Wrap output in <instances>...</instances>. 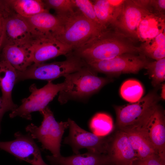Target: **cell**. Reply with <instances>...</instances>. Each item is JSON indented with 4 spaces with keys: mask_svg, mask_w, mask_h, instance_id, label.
Here are the masks:
<instances>
[{
    "mask_svg": "<svg viewBox=\"0 0 165 165\" xmlns=\"http://www.w3.org/2000/svg\"><path fill=\"white\" fill-rule=\"evenodd\" d=\"M133 39L114 29L101 32L72 53L86 62L108 60L125 53H141Z\"/></svg>",
    "mask_w": 165,
    "mask_h": 165,
    "instance_id": "6da1fadb",
    "label": "cell"
},
{
    "mask_svg": "<svg viewBox=\"0 0 165 165\" xmlns=\"http://www.w3.org/2000/svg\"><path fill=\"white\" fill-rule=\"evenodd\" d=\"M97 72L87 64L79 71L65 75L59 102L64 104L71 100L87 98L110 82V79L98 76Z\"/></svg>",
    "mask_w": 165,
    "mask_h": 165,
    "instance_id": "7a4b0ae2",
    "label": "cell"
},
{
    "mask_svg": "<svg viewBox=\"0 0 165 165\" xmlns=\"http://www.w3.org/2000/svg\"><path fill=\"white\" fill-rule=\"evenodd\" d=\"M58 17L61 21V26L52 35L74 50L82 47L102 31L98 30L79 9L70 16Z\"/></svg>",
    "mask_w": 165,
    "mask_h": 165,
    "instance_id": "3957f363",
    "label": "cell"
},
{
    "mask_svg": "<svg viewBox=\"0 0 165 165\" xmlns=\"http://www.w3.org/2000/svg\"><path fill=\"white\" fill-rule=\"evenodd\" d=\"M39 112L43 117L41 125L37 127L31 123L26 127V130L34 139L41 143L42 149L49 150L54 156H60L62 136L69 127V123L68 121H57L48 106Z\"/></svg>",
    "mask_w": 165,
    "mask_h": 165,
    "instance_id": "277c9868",
    "label": "cell"
},
{
    "mask_svg": "<svg viewBox=\"0 0 165 165\" xmlns=\"http://www.w3.org/2000/svg\"><path fill=\"white\" fill-rule=\"evenodd\" d=\"M65 60L50 63H33L22 72L17 70V82L28 79L52 81L71 74L87 65L81 58L72 53Z\"/></svg>",
    "mask_w": 165,
    "mask_h": 165,
    "instance_id": "5b68a950",
    "label": "cell"
},
{
    "mask_svg": "<svg viewBox=\"0 0 165 165\" xmlns=\"http://www.w3.org/2000/svg\"><path fill=\"white\" fill-rule=\"evenodd\" d=\"M144 135L159 156L165 160V117L157 104L150 108L133 124Z\"/></svg>",
    "mask_w": 165,
    "mask_h": 165,
    "instance_id": "8992f818",
    "label": "cell"
},
{
    "mask_svg": "<svg viewBox=\"0 0 165 165\" xmlns=\"http://www.w3.org/2000/svg\"><path fill=\"white\" fill-rule=\"evenodd\" d=\"M64 82L54 84L52 81L40 89L37 88L35 84L29 87L31 95L23 99L21 105L9 114L12 118L19 116L28 120L31 119L32 112L42 110L47 106L49 103L63 88Z\"/></svg>",
    "mask_w": 165,
    "mask_h": 165,
    "instance_id": "52a82bcc",
    "label": "cell"
},
{
    "mask_svg": "<svg viewBox=\"0 0 165 165\" xmlns=\"http://www.w3.org/2000/svg\"><path fill=\"white\" fill-rule=\"evenodd\" d=\"M148 62L146 56L140 53L138 55L125 53L108 60L86 63L97 72L113 75L137 73L145 68Z\"/></svg>",
    "mask_w": 165,
    "mask_h": 165,
    "instance_id": "ba28073f",
    "label": "cell"
},
{
    "mask_svg": "<svg viewBox=\"0 0 165 165\" xmlns=\"http://www.w3.org/2000/svg\"><path fill=\"white\" fill-rule=\"evenodd\" d=\"M67 121L69 134L64 143L70 145L75 154H79V150L84 148L88 151L107 154L110 137L100 136L86 131L70 119Z\"/></svg>",
    "mask_w": 165,
    "mask_h": 165,
    "instance_id": "9c48e42d",
    "label": "cell"
},
{
    "mask_svg": "<svg viewBox=\"0 0 165 165\" xmlns=\"http://www.w3.org/2000/svg\"><path fill=\"white\" fill-rule=\"evenodd\" d=\"M15 139L0 141V149L32 165H48L43 160L40 149L34 139L28 134L20 132L14 134Z\"/></svg>",
    "mask_w": 165,
    "mask_h": 165,
    "instance_id": "30bf717a",
    "label": "cell"
},
{
    "mask_svg": "<svg viewBox=\"0 0 165 165\" xmlns=\"http://www.w3.org/2000/svg\"><path fill=\"white\" fill-rule=\"evenodd\" d=\"M149 12L139 0H125L119 15L111 26L115 31L133 39H138V25L142 18Z\"/></svg>",
    "mask_w": 165,
    "mask_h": 165,
    "instance_id": "8fae6325",
    "label": "cell"
},
{
    "mask_svg": "<svg viewBox=\"0 0 165 165\" xmlns=\"http://www.w3.org/2000/svg\"><path fill=\"white\" fill-rule=\"evenodd\" d=\"M31 46L34 63H39L58 56H67L73 50L50 34L35 35L30 42Z\"/></svg>",
    "mask_w": 165,
    "mask_h": 165,
    "instance_id": "7c38bea8",
    "label": "cell"
},
{
    "mask_svg": "<svg viewBox=\"0 0 165 165\" xmlns=\"http://www.w3.org/2000/svg\"><path fill=\"white\" fill-rule=\"evenodd\" d=\"M3 13L4 23L2 49L8 45L30 42L35 35L25 18L10 11L5 6Z\"/></svg>",
    "mask_w": 165,
    "mask_h": 165,
    "instance_id": "4fadbf2b",
    "label": "cell"
},
{
    "mask_svg": "<svg viewBox=\"0 0 165 165\" xmlns=\"http://www.w3.org/2000/svg\"><path fill=\"white\" fill-rule=\"evenodd\" d=\"M159 100L156 93L153 91L136 102L115 106L118 128L120 129L135 123L150 108L157 104Z\"/></svg>",
    "mask_w": 165,
    "mask_h": 165,
    "instance_id": "5bb4252c",
    "label": "cell"
},
{
    "mask_svg": "<svg viewBox=\"0 0 165 165\" xmlns=\"http://www.w3.org/2000/svg\"><path fill=\"white\" fill-rule=\"evenodd\" d=\"M107 154L112 165H131L137 159L127 136L119 129L113 137H110Z\"/></svg>",
    "mask_w": 165,
    "mask_h": 165,
    "instance_id": "9a60e30c",
    "label": "cell"
},
{
    "mask_svg": "<svg viewBox=\"0 0 165 165\" xmlns=\"http://www.w3.org/2000/svg\"><path fill=\"white\" fill-rule=\"evenodd\" d=\"M1 51L0 60L6 61L17 71H24L34 63L30 42L6 45Z\"/></svg>",
    "mask_w": 165,
    "mask_h": 165,
    "instance_id": "2e32d148",
    "label": "cell"
},
{
    "mask_svg": "<svg viewBox=\"0 0 165 165\" xmlns=\"http://www.w3.org/2000/svg\"><path fill=\"white\" fill-rule=\"evenodd\" d=\"M46 158L52 165H112L108 154L89 151L67 157L47 155Z\"/></svg>",
    "mask_w": 165,
    "mask_h": 165,
    "instance_id": "e0dca14e",
    "label": "cell"
},
{
    "mask_svg": "<svg viewBox=\"0 0 165 165\" xmlns=\"http://www.w3.org/2000/svg\"><path fill=\"white\" fill-rule=\"evenodd\" d=\"M17 70L6 61L0 60V88L2 92L1 97L6 111H12L18 107L12 98V93L17 82Z\"/></svg>",
    "mask_w": 165,
    "mask_h": 165,
    "instance_id": "ac0fdd59",
    "label": "cell"
},
{
    "mask_svg": "<svg viewBox=\"0 0 165 165\" xmlns=\"http://www.w3.org/2000/svg\"><path fill=\"white\" fill-rule=\"evenodd\" d=\"M165 15L149 12L140 21L137 28L138 39L145 42L153 39L165 31Z\"/></svg>",
    "mask_w": 165,
    "mask_h": 165,
    "instance_id": "d6986e66",
    "label": "cell"
},
{
    "mask_svg": "<svg viewBox=\"0 0 165 165\" xmlns=\"http://www.w3.org/2000/svg\"><path fill=\"white\" fill-rule=\"evenodd\" d=\"M125 0L92 1L96 16L104 30L115 21Z\"/></svg>",
    "mask_w": 165,
    "mask_h": 165,
    "instance_id": "ffe728a7",
    "label": "cell"
},
{
    "mask_svg": "<svg viewBox=\"0 0 165 165\" xmlns=\"http://www.w3.org/2000/svg\"><path fill=\"white\" fill-rule=\"evenodd\" d=\"M35 35L50 34L57 31L61 26L59 18L49 12L39 13L24 18Z\"/></svg>",
    "mask_w": 165,
    "mask_h": 165,
    "instance_id": "44dd1931",
    "label": "cell"
},
{
    "mask_svg": "<svg viewBox=\"0 0 165 165\" xmlns=\"http://www.w3.org/2000/svg\"><path fill=\"white\" fill-rule=\"evenodd\" d=\"M119 129L123 131L127 136L137 159H143L153 154H158L147 139L134 125Z\"/></svg>",
    "mask_w": 165,
    "mask_h": 165,
    "instance_id": "7402d4cb",
    "label": "cell"
},
{
    "mask_svg": "<svg viewBox=\"0 0 165 165\" xmlns=\"http://www.w3.org/2000/svg\"><path fill=\"white\" fill-rule=\"evenodd\" d=\"M6 8L24 18H28L40 13L49 12L43 0H4Z\"/></svg>",
    "mask_w": 165,
    "mask_h": 165,
    "instance_id": "603a6c76",
    "label": "cell"
},
{
    "mask_svg": "<svg viewBox=\"0 0 165 165\" xmlns=\"http://www.w3.org/2000/svg\"><path fill=\"white\" fill-rule=\"evenodd\" d=\"M165 31L140 46L141 53L156 61L165 57Z\"/></svg>",
    "mask_w": 165,
    "mask_h": 165,
    "instance_id": "cb8c5ba5",
    "label": "cell"
},
{
    "mask_svg": "<svg viewBox=\"0 0 165 165\" xmlns=\"http://www.w3.org/2000/svg\"><path fill=\"white\" fill-rule=\"evenodd\" d=\"M89 125L93 133L101 137H105L110 134L113 128L112 117L103 113L95 115L91 119Z\"/></svg>",
    "mask_w": 165,
    "mask_h": 165,
    "instance_id": "d4e9b609",
    "label": "cell"
},
{
    "mask_svg": "<svg viewBox=\"0 0 165 165\" xmlns=\"http://www.w3.org/2000/svg\"><path fill=\"white\" fill-rule=\"evenodd\" d=\"M144 92V89L141 83L134 79H130L125 82L120 89V94L122 98L131 103L139 100Z\"/></svg>",
    "mask_w": 165,
    "mask_h": 165,
    "instance_id": "484cf974",
    "label": "cell"
},
{
    "mask_svg": "<svg viewBox=\"0 0 165 165\" xmlns=\"http://www.w3.org/2000/svg\"><path fill=\"white\" fill-rule=\"evenodd\" d=\"M43 1L48 9H53L59 17H65L71 15L79 9L74 0H44Z\"/></svg>",
    "mask_w": 165,
    "mask_h": 165,
    "instance_id": "4316f807",
    "label": "cell"
},
{
    "mask_svg": "<svg viewBox=\"0 0 165 165\" xmlns=\"http://www.w3.org/2000/svg\"><path fill=\"white\" fill-rule=\"evenodd\" d=\"M145 68L152 79V83L156 86L165 79V58L148 63Z\"/></svg>",
    "mask_w": 165,
    "mask_h": 165,
    "instance_id": "83f0119b",
    "label": "cell"
},
{
    "mask_svg": "<svg viewBox=\"0 0 165 165\" xmlns=\"http://www.w3.org/2000/svg\"><path fill=\"white\" fill-rule=\"evenodd\" d=\"M77 7L82 14L100 31L103 29L95 13L92 1L74 0Z\"/></svg>",
    "mask_w": 165,
    "mask_h": 165,
    "instance_id": "f1b7e54d",
    "label": "cell"
},
{
    "mask_svg": "<svg viewBox=\"0 0 165 165\" xmlns=\"http://www.w3.org/2000/svg\"><path fill=\"white\" fill-rule=\"evenodd\" d=\"M131 165H165V160L155 154L144 159H137Z\"/></svg>",
    "mask_w": 165,
    "mask_h": 165,
    "instance_id": "f546056e",
    "label": "cell"
},
{
    "mask_svg": "<svg viewBox=\"0 0 165 165\" xmlns=\"http://www.w3.org/2000/svg\"><path fill=\"white\" fill-rule=\"evenodd\" d=\"M147 8L152 13L165 15V0H149Z\"/></svg>",
    "mask_w": 165,
    "mask_h": 165,
    "instance_id": "4dcf8cb0",
    "label": "cell"
},
{
    "mask_svg": "<svg viewBox=\"0 0 165 165\" xmlns=\"http://www.w3.org/2000/svg\"><path fill=\"white\" fill-rule=\"evenodd\" d=\"M3 9L0 13V52L2 48L4 37V16L3 13Z\"/></svg>",
    "mask_w": 165,
    "mask_h": 165,
    "instance_id": "1f68e13d",
    "label": "cell"
},
{
    "mask_svg": "<svg viewBox=\"0 0 165 165\" xmlns=\"http://www.w3.org/2000/svg\"><path fill=\"white\" fill-rule=\"evenodd\" d=\"M6 112L3 105L1 97H0V134L1 131V123L2 120L4 115Z\"/></svg>",
    "mask_w": 165,
    "mask_h": 165,
    "instance_id": "d6a6232c",
    "label": "cell"
},
{
    "mask_svg": "<svg viewBox=\"0 0 165 165\" xmlns=\"http://www.w3.org/2000/svg\"><path fill=\"white\" fill-rule=\"evenodd\" d=\"M161 97L163 100H164L165 99V84H163L161 88Z\"/></svg>",
    "mask_w": 165,
    "mask_h": 165,
    "instance_id": "836d02e7",
    "label": "cell"
},
{
    "mask_svg": "<svg viewBox=\"0 0 165 165\" xmlns=\"http://www.w3.org/2000/svg\"><path fill=\"white\" fill-rule=\"evenodd\" d=\"M4 6V0H0V13L3 9Z\"/></svg>",
    "mask_w": 165,
    "mask_h": 165,
    "instance_id": "e575fe53",
    "label": "cell"
}]
</instances>
